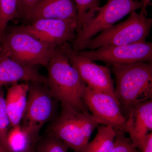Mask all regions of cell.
Returning a JSON list of instances; mask_svg holds the SVG:
<instances>
[{
  "label": "cell",
  "instance_id": "cell-1",
  "mask_svg": "<svg viewBox=\"0 0 152 152\" xmlns=\"http://www.w3.org/2000/svg\"><path fill=\"white\" fill-rule=\"evenodd\" d=\"M112 67L116 80L115 96L126 120L136 106L152 99V64L139 62Z\"/></svg>",
  "mask_w": 152,
  "mask_h": 152
},
{
  "label": "cell",
  "instance_id": "cell-2",
  "mask_svg": "<svg viewBox=\"0 0 152 152\" xmlns=\"http://www.w3.org/2000/svg\"><path fill=\"white\" fill-rule=\"evenodd\" d=\"M46 67L48 72L47 86L53 96L61 105L88 111L83 99L86 85L58 47Z\"/></svg>",
  "mask_w": 152,
  "mask_h": 152
},
{
  "label": "cell",
  "instance_id": "cell-3",
  "mask_svg": "<svg viewBox=\"0 0 152 152\" xmlns=\"http://www.w3.org/2000/svg\"><path fill=\"white\" fill-rule=\"evenodd\" d=\"M99 122L88 111L61 105L59 116L50 127V134L75 152H83Z\"/></svg>",
  "mask_w": 152,
  "mask_h": 152
},
{
  "label": "cell",
  "instance_id": "cell-4",
  "mask_svg": "<svg viewBox=\"0 0 152 152\" xmlns=\"http://www.w3.org/2000/svg\"><path fill=\"white\" fill-rule=\"evenodd\" d=\"M0 44L6 56L21 64L28 66H46L57 48L13 28L6 29Z\"/></svg>",
  "mask_w": 152,
  "mask_h": 152
},
{
  "label": "cell",
  "instance_id": "cell-5",
  "mask_svg": "<svg viewBox=\"0 0 152 152\" xmlns=\"http://www.w3.org/2000/svg\"><path fill=\"white\" fill-rule=\"evenodd\" d=\"M152 26V19L144 14L131 13L129 18L113 25L87 41L80 50H94L104 46H120L145 42Z\"/></svg>",
  "mask_w": 152,
  "mask_h": 152
},
{
  "label": "cell",
  "instance_id": "cell-6",
  "mask_svg": "<svg viewBox=\"0 0 152 152\" xmlns=\"http://www.w3.org/2000/svg\"><path fill=\"white\" fill-rule=\"evenodd\" d=\"M142 7V1L108 0L104 5L98 8L94 17L77 32L75 39L71 42L72 48L80 50L83 45L98 33Z\"/></svg>",
  "mask_w": 152,
  "mask_h": 152
},
{
  "label": "cell",
  "instance_id": "cell-7",
  "mask_svg": "<svg viewBox=\"0 0 152 152\" xmlns=\"http://www.w3.org/2000/svg\"><path fill=\"white\" fill-rule=\"evenodd\" d=\"M28 83L29 88L23 126L39 134L42 126L54 115L57 101L52 96L47 85L37 82Z\"/></svg>",
  "mask_w": 152,
  "mask_h": 152
},
{
  "label": "cell",
  "instance_id": "cell-8",
  "mask_svg": "<svg viewBox=\"0 0 152 152\" xmlns=\"http://www.w3.org/2000/svg\"><path fill=\"white\" fill-rule=\"evenodd\" d=\"M91 61H99L108 65L152 63V44L143 42L120 46H104L91 50H76Z\"/></svg>",
  "mask_w": 152,
  "mask_h": 152
},
{
  "label": "cell",
  "instance_id": "cell-9",
  "mask_svg": "<svg viewBox=\"0 0 152 152\" xmlns=\"http://www.w3.org/2000/svg\"><path fill=\"white\" fill-rule=\"evenodd\" d=\"M58 48L66 55L71 65L78 72L88 88L115 96L114 82L107 67L99 65L80 56L69 42L62 44Z\"/></svg>",
  "mask_w": 152,
  "mask_h": 152
},
{
  "label": "cell",
  "instance_id": "cell-10",
  "mask_svg": "<svg viewBox=\"0 0 152 152\" xmlns=\"http://www.w3.org/2000/svg\"><path fill=\"white\" fill-rule=\"evenodd\" d=\"M77 23L75 20L44 18L36 20L28 25L12 28L57 48L62 44L75 39Z\"/></svg>",
  "mask_w": 152,
  "mask_h": 152
},
{
  "label": "cell",
  "instance_id": "cell-11",
  "mask_svg": "<svg viewBox=\"0 0 152 152\" xmlns=\"http://www.w3.org/2000/svg\"><path fill=\"white\" fill-rule=\"evenodd\" d=\"M83 99L100 124L110 127L115 131L125 132L126 120L115 96L94 91L87 87Z\"/></svg>",
  "mask_w": 152,
  "mask_h": 152
},
{
  "label": "cell",
  "instance_id": "cell-12",
  "mask_svg": "<svg viewBox=\"0 0 152 152\" xmlns=\"http://www.w3.org/2000/svg\"><path fill=\"white\" fill-rule=\"evenodd\" d=\"M152 130V101H146L136 106L129 115L125 132L131 141L141 152L145 144L149 132Z\"/></svg>",
  "mask_w": 152,
  "mask_h": 152
},
{
  "label": "cell",
  "instance_id": "cell-13",
  "mask_svg": "<svg viewBox=\"0 0 152 152\" xmlns=\"http://www.w3.org/2000/svg\"><path fill=\"white\" fill-rule=\"evenodd\" d=\"M37 66L21 64L4 53L0 56V87L20 81L47 85V77L40 74Z\"/></svg>",
  "mask_w": 152,
  "mask_h": 152
},
{
  "label": "cell",
  "instance_id": "cell-14",
  "mask_svg": "<svg viewBox=\"0 0 152 152\" xmlns=\"http://www.w3.org/2000/svg\"><path fill=\"white\" fill-rule=\"evenodd\" d=\"M44 18L77 22V9L73 0H41L25 20L31 23Z\"/></svg>",
  "mask_w": 152,
  "mask_h": 152
},
{
  "label": "cell",
  "instance_id": "cell-15",
  "mask_svg": "<svg viewBox=\"0 0 152 152\" xmlns=\"http://www.w3.org/2000/svg\"><path fill=\"white\" fill-rule=\"evenodd\" d=\"M28 83L13 84L8 89L5 99L6 108L11 127L20 124L24 115L28 92Z\"/></svg>",
  "mask_w": 152,
  "mask_h": 152
},
{
  "label": "cell",
  "instance_id": "cell-16",
  "mask_svg": "<svg viewBox=\"0 0 152 152\" xmlns=\"http://www.w3.org/2000/svg\"><path fill=\"white\" fill-rule=\"evenodd\" d=\"M39 137L26 127L18 125L11 127L7 135V145L10 152H27L34 148Z\"/></svg>",
  "mask_w": 152,
  "mask_h": 152
},
{
  "label": "cell",
  "instance_id": "cell-17",
  "mask_svg": "<svg viewBox=\"0 0 152 152\" xmlns=\"http://www.w3.org/2000/svg\"><path fill=\"white\" fill-rule=\"evenodd\" d=\"M97 127V134L92 141L88 143L83 152H111L116 135L115 130L102 124Z\"/></svg>",
  "mask_w": 152,
  "mask_h": 152
},
{
  "label": "cell",
  "instance_id": "cell-18",
  "mask_svg": "<svg viewBox=\"0 0 152 152\" xmlns=\"http://www.w3.org/2000/svg\"><path fill=\"white\" fill-rule=\"evenodd\" d=\"M77 11V23L76 33L94 18L99 7L100 0H73Z\"/></svg>",
  "mask_w": 152,
  "mask_h": 152
},
{
  "label": "cell",
  "instance_id": "cell-19",
  "mask_svg": "<svg viewBox=\"0 0 152 152\" xmlns=\"http://www.w3.org/2000/svg\"><path fill=\"white\" fill-rule=\"evenodd\" d=\"M19 16L18 0H0V40L9 22Z\"/></svg>",
  "mask_w": 152,
  "mask_h": 152
},
{
  "label": "cell",
  "instance_id": "cell-20",
  "mask_svg": "<svg viewBox=\"0 0 152 152\" xmlns=\"http://www.w3.org/2000/svg\"><path fill=\"white\" fill-rule=\"evenodd\" d=\"M10 122L6 108L4 91L3 87H0V142L8 150L7 145V135Z\"/></svg>",
  "mask_w": 152,
  "mask_h": 152
},
{
  "label": "cell",
  "instance_id": "cell-21",
  "mask_svg": "<svg viewBox=\"0 0 152 152\" xmlns=\"http://www.w3.org/2000/svg\"><path fill=\"white\" fill-rule=\"evenodd\" d=\"M37 152H68L69 147L54 136L49 135L37 142L34 147Z\"/></svg>",
  "mask_w": 152,
  "mask_h": 152
},
{
  "label": "cell",
  "instance_id": "cell-22",
  "mask_svg": "<svg viewBox=\"0 0 152 152\" xmlns=\"http://www.w3.org/2000/svg\"><path fill=\"white\" fill-rule=\"evenodd\" d=\"M115 137L111 152H134L137 149L130 139L126 137L124 131H115Z\"/></svg>",
  "mask_w": 152,
  "mask_h": 152
},
{
  "label": "cell",
  "instance_id": "cell-23",
  "mask_svg": "<svg viewBox=\"0 0 152 152\" xmlns=\"http://www.w3.org/2000/svg\"><path fill=\"white\" fill-rule=\"evenodd\" d=\"M41 0H18L19 16L26 20Z\"/></svg>",
  "mask_w": 152,
  "mask_h": 152
},
{
  "label": "cell",
  "instance_id": "cell-24",
  "mask_svg": "<svg viewBox=\"0 0 152 152\" xmlns=\"http://www.w3.org/2000/svg\"><path fill=\"white\" fill-rule=\"evenodd\" d=\"M134 152H139L135 150ZM142 152H152V132H151L148 136L145 144L143 148Z\"/></svg>",
  "mask_w": 152,
  "mask_h": 152
},
{
  "label": "cell",
  "instance_id": "cell-25",
  "mask_svg": "<svg viewBox=\"0 0 152 152\" xmlns=\"http://www.w3.org/2000/svg\"><path fill=\"white\" fill-rule=\"evenodd\" d=\"M151 0H142L143 3V7L142 8L141 12L140 13H141L144 14L145 15H147L146 9L147 7L149 4L150 2H151Z\"/></svg>",
  "mask_w": 152,
  "mask_h": 152
},
{
  "label": "cell",
  "instance_id": "cell-26",
  "mask_svg": "<svg viewBox=\"0 0 152 152\" xmlns=\"http://www.w3.org/2000/svg\"><path fill=\"white\" fill-rule=\"evenodd\" d=\"M0 152H10L0 142Z\"/></svg>",
  "mask_w": 152,
  "mask_h": 152
},
{
  "label": "cell",
  "instance_id": "cell-27",
  "mask_svg": "<svg viewBox=\"0 0 152 152\" xmlns=\"http://www.w3.org/2000/svg\"><path fill=\"white\" fill-rule=\"evenodd\" d=\"M27 152H37V151L34 148H32L30 149L29 151H28Z\"/></svg>",
  "mask_w": 152,
  "mask_h": 152
},
{
  "label": "cell",
  "instance_id": "cell-28",
  "mask_svg": "<svg viewBox=\"0 0 152 152\" xmlns=\"http://www.w3.org/2000/svg\"><path fill=\"white\" fill-rule=\"evenodd\" d=\"M4 53V52H3V49L2 48V47L1 46V44H0V56L3 54Z\"/></svg>",
  "mask_w": 152,
  "mask_h": 152
}]
</instances>
